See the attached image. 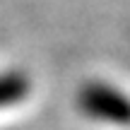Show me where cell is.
<instances>
[{"label":"cell","mask_w":130,"mask_h":130,"mask_svg":"<svg viewBox=\"0 0 130 130\" xmlns=\"http://www.w3.org/2000/svg\"><path fill=\"white\" fill-rule=\"evenodd\" d=\"M75 108L99 125L130 128V94L106 79H84L75 92Z\"/></svg>","instance_id":"6da1fadb"},{"label":"cell","mask_w":130,"mask_h":130,"mask_svg":"<svg viewBox=\"0 0 130 130\" xmlns=\"http://www.w3.org/2000/svg\"><path fill=\"white\" fill-rule=\"evenodd\" d=\"M34 82L31 75L22 68H5L0 70V111L19 106L31 94Z\"/></svg>","instance_id":"7a4b0ae2"}]
</instances>
